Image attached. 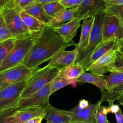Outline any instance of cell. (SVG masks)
<instances>
[{"label": "cell", "mask_w": 123, "mask_h": 123, "mask_svg": "<svg viewBox=\"0 0 123 123\" xmlns=\"http://www.w3.org/2000/svg\"><path fill=\"white\" fill-rule=\"evenodd\" d=\"M75 45L74 42H66L54 28L46 25L38 34L22 64L29 68H38L42 63L51 60L60 51Z\"/></svg>", "instance_id": "obj_1"}, {"label": "cell", "mask_w": 123, "mask_h": 123, "mask_svg": "<svg viewBox=\"0 0 123 123\" xmlns=\"http://www.w3.org/2000/svg\"><path fill=\"white\" fill-rule=\"evenodd\" d=\"M21 11L14 4L13 0L0 8V13L2 15L15 39L30 36L33 33L29 31L24 24L20 15Z\"/></svg>", "instance_id": "obj_2"}, {"label": "cell", "mask_w": 123, "mask_h": 123, "mask_svg": "<svg viewBox=\"0 0 123 123\" xmlns=\"http://www.w3.org/2000/svg\"><path fill=\"white\" fill-rule=\"evenodd\" d=\"M105 12H102L95 16V19L86 48L77 55L75 63L80 64L85 72L88 69V63L91 56L97 47L103 41V25Z\"/></svg>", "instance_id": "obj_3"}, {"label": "cell", "mask_w": 123, "mask_h": 123, "mask_svg": "<svg viewBox=\"0 0 123 123\" xmlns=\"http://www.w3.org/2000/svg\"><path fill=\"white\" fill-rule=\"evenodd\" d=\"M40 32L33 33L30 36L15 39L13 49L0 63V72L22 63Z\"/></svg>", "instance_id": "obj_4"}, {"label": "cell", "mask_w": 123, "mask_h": 123, "mask_svg": "<svg viewBox=\"0 0 123 123\" xmlns=\"http://www.w3.org/2000/svg\"><path fill=\"white\" fill-rule=\"evenodd\" d=\"M60 72V69L58 68L49 65L42 68H38L28 80L27 84L21 94V99L30 96L52 82Z\"/></svg>", "instance_id": "obj_5"}, {"label": "cell", "mask_w": 123, "mask_h": 123, "mask_svg": "<svg viewBox=\"0 0 123 123\" xmlns=\"http://www.w3.org/2000/svg\"><path fill=\"white\" fill-rule=\"evenodd\" d=\"M28 80L12 84L0 90V112L18 109L21 94L27 84Z\"/></svg>", "instance_id": "obj_6"}, {"label": "cell", "mask_w": 123, "mask_h": 123, "mask_svg": "<svg viewBox=\"0 0 123 123\" xmlns=\"http://www.w3.org/2000/svg\"><path fill=\"white\" fill-rule=\"evenodd\" d=\"M37 68H29L21 63L15 67L0 72V90L12 84L29 80Z\"/></svg>", "instance_id": "obj_7"}, {"label": "cell", "mask_w": 123, "mask_h": 123, "mask_svg": "<svg viewBox=\"0 0 123 123\" xmlns=\"http://www.w3.org/2000/svg\"><path fill=\"white\" fill-rule=\"evenodd\" d=\"M117 54L118 49H113L110 50L91 64L87 71L96 75L103 76L105 73L111 72L115 69Z\"/></svg>", "instance_id": "obj_8"}, {"label": "cell", "mask_w": 123, "mask_h": 123, "mask_svg": "<svg viewBox=\"0 0 123 123\" xmlns=\"http://www.w3.org/2000/svg\"><path fill=\"white\" fill-rule=\"evenodd\" d=\"M51 82L30 96L22 98L19 103L18 108L38 107L45 109L50 105L49 98L51 95Z\"/></svg>", "instance_id": "obj_9"}, {"label": "cell", "mask_w": 123, "mask_h": 123, "mask_svg": "<svg viewBox=\"0 0 123 123\" xmlns=\"http://www.w3.org/2000/svg\"><path fill=\"white\" fill-rule=\"evenodd\" d=\"M106 5L104 0H83L77 7L74 17L81 21L95 16L105 12Z\"/></svg>", "instance_id": "obj_10"}, {"label": "cell", "mask_w": 123, "mask_h": 123, "mask_svg": "<svg viewBox=\"0 0 123 123\" xmlns=\"http://www.w3.org/2000/svg\"><path fill=\"white\" fill-rule=\"evenodd\" d=\"M123 38V24L115 16L105 13L103 25V40Z\"/></svg>", "instance_id": "obj_11"}, {"label": "cell", "mask_w": 123, "mask_h": 123, "mask_svg": "<svg viewBox=\"0 0 123 123\" xmlns=\"http://www.w3.org/2000/svg\"><path fill=\"white\" fill-rule=\"evenodd\" d=\"M99 100L96 104L89 103L88 107L82 109L77 106L69 111L71 116V123L86 122L96 123L95 115L98 107L101 105Z\"/></svg>", "instance_id": "obj_12"}, {"label": "cell", "mask_w": 123, "mask_h": 123, "mask_svg": "<svg viewBox=\"0 0 123 123\" xmlns=\"http://www.w3.org/2000/svg\"><path fill=\"white\" fill-rule=\"evenodd\" d=\"M45 109L38 107H27L16 109L8 119L12 123H24L36 117L44 116Z\"/></svg>", "instance_id": "obj_13"}, {"label": "cell", "mask_w": 123, "mask_h": 123, "mask_svg": "<svg viewBox=\"0 0 123 123\" xmlns=\"http://www.w3.org/2000/svg\"><path fill=\"white\" fill-rule=\"evenodd\" d=\"M77 55L76 49L71 50H61L50 60L48 65L55 66L61 70L75 63Z\"/></svg>", "instance_id": "obj_14"}, {"label": "cell", "mask_w": 123, "mask_h": 123, "mask_svg": "<svg viewBox=\"0 0 123 123\" xmlns=\"http://www.w3.org/2000/svg\"><path fill=\"white\" fill-rule=\"evenodd\" d=\"M44 119L47 123H71V116L69 111L56 108L51 105L45 108Z\"/></svg>", "instance_id": "obj_15"}, {"label": "cell", "mask_w": 123, "mask_h": 123, "mask_svg": "<svg viewBox=\"0 0 123 123\" xmlns=\"http://www.w3.org/2000/svg\"><path fill=\"white\" fill-rule=\"evenodd\" d=\"M80 21L77 18L74 17L71 21L54 29L66 42H74L73 40V38L76 35L78 29L80 26Z\"/></svg>", "instance_id": "obj_16"}, {"label": "cell", "mask_w": 123, "mask_h": 123, "mask_svg": "<svg viewBox=\"0 0 123 123\" xmlns=\"http://www.w3.org/2000/svg\"><path fill=\"white\" fill-rule=\"evenodd\" d=\"M94 19L95 16L83 20L79 41L75 46V49H77L78 54L82 52L88 44Z\"/></svg>", "instance_id": "obj_17"}, {"label": "cell", "mask_w": 123, "mask_h": 123, "mask_svg": "<svg viewBox=\"0 0 123 123\" xmlns=\"http://www.w3.org/2000/svg\"><path fill=\"white\" fill-rule=\"evenodd\" d=\"M117 39L115 38L102 41L92 53L88 63V68L90 65L98 58L102 56L110 50L117 49Z\"/></svg>", "instance_id": "obj_18"}, {"label": "cell", "mask_w": 123, "mask_h": 123, "mask_svg": "<svg viewBox=\"0 0 123 123\" xmlns=\"http://www.w3.org/2000/svg\"><path fill=\"white\" fill-rule=\"evenodd\" d=\"M77 7L72 8H63L61 9L47 25L53 28L58 27L65 24L74 18Z\"/></svg>", "instance_id": "obj_19"}, {"label": "cell", "mask_w": 123, "mask_h": 123, "mask_svg": "<svg viewBox=\"0 0 123 123\" xmlns=\"http://www.w3.org/2000/svg\"><path fill=\"white\" fill-rule=\"evenodd\" d=\"M76 81L81 84L86 83L92 84L98 87L101 90V92L106 89V78H104V76H99L85 72L76 79Z\"/></svg>", "instance_id": "obj_20"}, {"label": "cell", "mask_w": 123, "mask_h": 123, "mask_svg": "<svg viewBox=\"0 0 123 123\" xmlns=\"http://www.w3.org/2000/svg\"><path fill=\"white\" fill-rule=\"evenodd\" d=\"M20 15L24 24L32 33L41 31L46 25L45 24L30 14L25 10L21 11Z\"/></svg>", "instance_id": "obj_21"}, {"label": "cell", "mask_w": 123, "mask_h": 123, "mask_svg": "<svg viewBox=\"0 0 123 123\" xmlns=\"http://www.w3.org/2000/svg\"><path fill=\"white\" fill-rule=\"evenodd\" d=\"M24 10L46 25L52 19L47 15L43 4L40 3H32L25 7Z\"/></svg>", "instance_id": "obj_22"}, {"label": "cell", "mask_w": 123, "mask_h": 123, "mask_svg": "<svg viewBox=\"0 0 123 123\" xmlns=\"http://www.w3.org/2000/svg\"><path fill=\"white\" fill-rule=\"evenodd\" d=\"M85 72L80 64L75 63L61 69L59 74L68 79L76 80Z\"/></svg>", "instance_id": "obj_23"}, {"label": "cell", "mask_w": 123, "mask_h": 123, "mask_svg": "<svg viewBox=\"0 0 123 123\" xmlns=\"http://www.w3.org/2000/svg\"><path fill=\"white\" fill-rule=\"evenodd\" d=\"M106 87L105 90L110 91L118 86L123 82V72L114 69L110 72L106 77Z\"/></svg>", "instance_id": "obj_24"}, {"label": "cell", "mask_w": 123, "mask_h": 123, "mask_svg": "<svg viewBox=\"0 0 123 123\" xmlns=\"http://www.w3.org/2000/svg\"><path fill=\"white\" fill-rule=\"evenodd\" d=\"M77 81L75 79H71L65 77L59 74L52 81L51 85V95L58 90L69 85H72L74 87L77 86Z\"/></svg>", "instance_id": "obj_25"}, {"label": "cell", "mask_w": 123, "mask_h": 123, "mask_svg": "<svg viewBox=\"0 0 123 123\" xmlns=\"http://www.w3.org/2000/svg\"><path fill=\"white\" fill-rule=\"evenodd\" d=\"M101 98L99 100L101 102H108L109 106L112 105L113 102L123 94V82L112 90L110 91L105 90L101 92Z\"/></svg>", "instance_id": "obj_26"}, {"label": "cell", "mask_w": 123, "mask_h": 123, "mask_svg": "<svg viewBox=\"0 0 123 123\" xmlns=\"http://www.w3.org/2000/svg\"><path fill=\"white\" fill-rule=\"evenodd\" d=\"M15 39L10 38L0 42V63L11 52L15 46Z\"/></svg>", "instance_id": "obj_27"}, {"label": "cell", "mask_w": 123, "mask_h": 123, "mask_svg": "<svg viewBox=\"0 0 123 123\" xmlns=\"http://www.w3.org/2000/svg\"><path fill=\"white\" fill-rule=\"evenodd\" d=\"M44 9L47 14L51 18H54L57 13L64 7L59 1L49 2L43 4Z\"/></svg>", "instance_id": "obj_28"}, {"label": "cell", "mask_w": 123, "mask_h": 123, "mask_svg": "<svg viewBox=\"0 0 123 123\" xmlns=\"http://www.w3.org/2000/svg\"><path fill=\"white\" fill-rule=\"evenodd\" d=\"M109 113H110L109 106L106 107L99 105L96 112V123H109L107 118V115Z\"/></svg>", "instance_id": "obj_29"}, {"label": "cell", "mask_w": 123, "mask_h": 123, "mask_svg": "<svg viewBox=\"0 0 123 123\" xmlns=\"http://www.w3.org/2000/svg\"><path fill=\"white\" fill-rule=\"evenodd\" d=\"M105 12L115 16L123 24V5H112L107 3Z\"/></svg>", "instance_id": "obj_30"}, {"label": "cell", "mask_w": 123, "mask_h": 123, "mask_svg": "<svg viewBox=\"0 0 123 123\" xmlns=\"http://www.w3.org/2000/svg\"><path fill=\"white\" fill-rule=\"evenodd\" d=\"M13 38L12 34L1 14L0 13V42Z\"/></svg>", "instance_id": "obj_31"}, {"label": "cell", "mask_w": 123, "mask_h": 123, "mask_svg": "<svg viewBox=\"0 0 123 123\" xmlns=\"http://www.w3.org/2000/svg\"><path fill=\"white\" fill-rule=\"evenodd\" d=\"M83 0H60L59 2L65 8H72L78 7Z\"/></svg>", "instance_id": "obj_32"}, {"label": "cell", "mask_w": 123, "mask_h": 123, "mask_svg": "<svg viewBox=\"0 0 123 123\" xmlns=\"http://www.w3.org/2000/svg\"><path fill=\"white\" fill-rule=\"evenodd\" d=\"M16 109L5 110L0 112V123H12L8 119V116L11 115Z\"/></svg>", "instance_id": "obj_33"}, {"label": "cell", "mask_w": 123, "mask_h": 123, "mask_svg": "<svg viewBox=\"0 0 123 123\" xmlns=\"http://www.w3.org/2000/svg\"><path fill=\"white\" fill-rule=\"evenodd\" d=\"M35 0H13L14 4L21 10H23L32 4Z\"/></svg>", "instance_id": "obj_34"}, {"label": "cell", "mask_w": 123, "mask_h": 123, "mask_svg": "<svg viewBox=\"0 0 123 123\" xmlns=\"http://www.w3.org/2000/svg\"><path fill=\"white\" fill-rule=\"evenodd\" d=\"M123 72V54L118 51L117 57L115 63V69Z\"/></svg>", "instance_id": "obj_35"}, {"label": "cell", "mask_w": 123, "mask_h": 123, "mask_svg": "<svg viewBox=\"0 0 123 123\" xmlns=\"http://www.w3.org/2000/svg\"><path fill=\"white\" fill-rule=\"evenodd\" d=\"M115 118L117 123H123V113L121 109L115 113Z\"/></svg>", "instance_id": "obj_36"}, {"label": "cell", "mask_w": 123, "mask_h": 123, "mask_svg": "<svg viewBox=\"0 0 123 123\" xmlns=\"http://www.w3.org/2000/svg\"><path fill=\"white\" fill-rule=\"evenodd\" d=\"M43 119H44V117L43 116L36 117L26 121L24 123H41Z\"/></svg>", "instance_id": "obj_37"}, {"label": "cell", "mask_w": 123, "mask_h": 123, "mask_svg": "<svg viewBox=\"0 0 123 123\" xmlns=\"http://www.w3.org/2000/svg\"><path fill=\"white\" fill-rule=\"evenodd\" d=\"M117 49L118 52L123 54V38L117 40Z\"/></svg>", "instance_id": "obj_38"}, {"label": "cell", "mask_w": 123, "mask_h": 123, "mask_svg": "<svg viewBox=\"0 0 123 123\" xmlns=\"http://www.w3.org/2000/svg\"><path fill=\"white\" fill-rule=\"evenodd\" d=\"M89 104V103L87 100L85 99H83L79 101L78 106L82 109H85L87 107H88Z\"/></svg>", "instance_id": "obj_39"}, {"label": "cell", "mask_w": 123, "mask_h": 123, "mask_svg": "<svg viewBox=\"0 0 123 123\" xmlns=\"http://www.w3.org/2000/svg\"><path fill=\"white\" fill-rule=\"evenodd\" d=\"M109 108H110V113H116L120 109L118 105L114 104H113L111 106H109Z\"/></svg>", "instance_id": "obj_40"}, {"label": "cell", "mask_w": 123, "mask_h": 123, "mask_svg": "<svg viewBox=\"0 0 123 123\" xmlns=\"http://www.w3.org/2000/svg\"><path fill=\"white\" fill-rule=\"evenodd\" d=\"M60 0H35L32 3H40L42 4H44L46 3H48L49 2H55V1H59Z\"/></svg>", "instance_id": "obj_41"}, {"label": "cell", "mask_w": 123, "mask_h": 123, "mask_svg": "<svg viewBox=\"0 0 123 123\" xmlns=\"http://www.w3.org/2000/svg\"><path fill=\"white\" fill-rule=\"evenodd\" d=\"M107 3L112 5H123V0H111Z\"/></svg>", "instance_id": "obj_42"}, {"label": "cell", "mask_w": 123, "mask_h": 123, "mask_svg": "<svg viewBox=\"0 0 123 123\" xmlns=\"http://www.w3.org/2000/svg\"><path fill=\"white\" fill-rule=\"evenodd\" d=\"M11 0H0V8H1L8 3H9Z\"/></svg>", "instance_id": "obj_43"}, {"label": "cell", "mask_w": 123, "mask_h": 123, "mask_svg": "<svg viewBox=\"0 0 123 123\" xmlns=\"http://www.w3.org/2000/svg\"><path fill=\"white\" fill-rule=\"evenodd\" d=\"M118 103L120 104V105H122L123 107V94H122L117 99Z\"/></svg>", "instance_id": "obj_44"}, {"label": "cell", "mask_w": 123, "mask_h": 123, "mask_svg": "<svg viewBox=\"0 0 123 123\" xmlns=\"http://www.w3.org/2000/svg\"><path fill=\"white\" fill-rule=\"evenodd\" d=\"M86 123V122H75V123Z\"/></svg>", "instance_id": "obj_45"}, {"label": "cell", "mask_w": 123, "mask_h": 123, "mask_svg": "<svg viewBox=\"0 0 123 123\" xmlns=\"http://www.w3.org/2000/svg\"><path fill=\"white\" fill-rule=\"evenodd\" d=\"M106 2H108V1H109L110 0H104Z\"/></svg>", "instance_id": "obj_46"}, {"label": "cell", "mask_w": 123, "mask_h": 123, "mask_svg": "<svg viewBox=\"0 0 123 123\" xmlns=\"http://www.w3.org/2000/svg\"><path fill=\"white\" fill-rule=\"evenodd\" d=\"M109 123H110V122H109Z\"/></svg>", "instance_id": "obj_47"}]
</instances>
